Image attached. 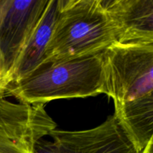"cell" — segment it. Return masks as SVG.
<instances>
[{"mask_svg":"<svg viewBox=\"0 0 153 153\" xmlns=\"http://www.w3.org/2000/svg\"><path fill=\"white\" fill-rule=\"evenodd\" d=\"M104 94L103 52L43 62L6 89L5 97L19 102L45 105L61 99L85 98Z\"/></svg>","mask_w":153,"mask_h":153,"instance_id":"7a4b0ae2","label":"cell"},{"mask_svg":"<svg viewBox=\"0 0 153 153\" xmlns=\"http://www.w3.org/2000/svg\"><path fill=\"white\" fill-rule=\"evenodd\" d=\"M10 83V81L8 73L6 69L4 58L0 51V98L5 97L6 89Z\"/></svg>","mask_w":153,"mask_h":153,"instance_id":"9c48e42d","label":"cell"},{"mask_svg":"<svg viewBox=\"0 0 153 153\" xmlns=\"http://www.w3.org/2000/svg\"><path fill=\"white\" fill-rule=\"evenodd\" d=\"M49 136L52 141H37L35 153H139L114 115L91 129H55Z\"/></svg>","mask_w":153,"mask_h":153,"instance_id":"5b68a950","label":"cell"},{"mask_svg":"<svg viewBox=\"0 0 153 153\" xmlns=\"http://www.w3.org/2000/svg\"><path fill=\"white\" fill-rule=\"evenodd\" d=\"M58 0H49L47 6L18 56L10 74V83L32 71L43 61L56 18Z\"/></svg>","mask_w":153,"mask_h":153,"instance_id":"ba28073f","label":"cell"},{"mask_svg":"<svg viewBox=\"0 0 153 153\" xmlns=\"http://www.w3.org/2000/svg\"><path fill=\"white\" fill-rule=\"evenodd\" d=\"M104 94L140 153L153 140V43H114L103 52Z\"/></svg>","mask_w":153,"mask_h":153,"instance_id":"6da1fadb","label":"cell"},{"mask_svg":"<svg viewBox=\"0 0 153 153\" xmlns=\"http://www.w3.org/2000/svg\"><path fill=\"white\" fill-rule=\"evenodd\" d=\"M55 129L56 123L45 105L0 98V153H35L37 141Z\"/></svg>","mask_w":153,"mask_h":153,"instance_id":"277c9868","label":"cell"},{"mask_svg":"<svg viewBox=\"0 0 153 153\" xmlns=\"http://www.w3.org/2000/svg\"><path fill=\"white\" fill-rule=\"evenodd\" d=\"M116 43L101 0H58L43 62L97 55Z\"/></svg>","mask_w":153,"mask_h":153,"instance_id":"3957f363","label":"cell"},{"mask_svg":"<svg viewBox=\"0 0 153 153\" xmlns=\"http://www.w3.org/2000/svg\"><path fill=\"white\" fill-rule=\"evenodd\" d=\"M48 2L49 0L0 1V51L9 78L18 56Z\"/></svg>","mask_w":153,"mask_h":153,"instance_id":"8992f818","label":"cell"},{"mask_svg":"<svg viewBox=\"0 0 153 153\" xmlns=\"http://www.w3.org/2000/svg\"><path fill=\"white\" fill-rule=\"evenodd\" d=\"M117 43H153V0H101Z\"/></svg>","mask_w":153,"mask_h":153,"instance_id":"52a82bcc","label":"cell"},{"mask_svg":"<svg viewBox=\"0 0 153 153\" xmlns=\"http://www.w3.org/2000/svg\"><path fill=\"white\" fill-rule=\"evenodd\" d=\"M140 153H153V140L149 141L147 146L140 152Z\"/></svg>","mask_w":153,"mask_h":153,"instance_id":"30bf717a","label":"cell"}]
</instances>
